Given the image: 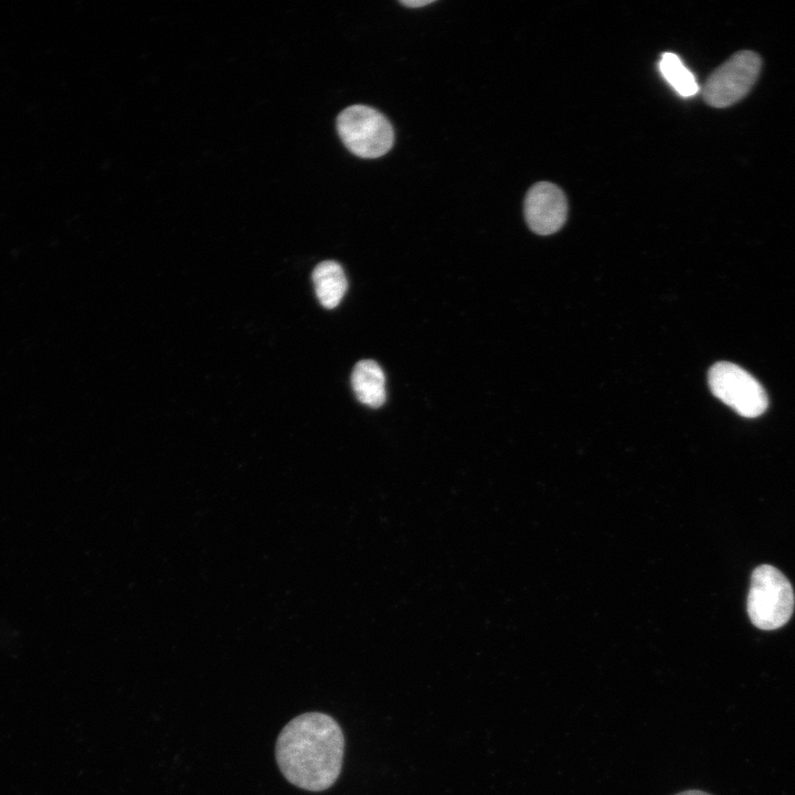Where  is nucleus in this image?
<instances>
[{
  "mask_svg": "<svg viewBox=\"0 0 795 795\" xmlns=\"http://www.w3.org/2000/svg\"><path fill=\"white\" fill-rule=\"evenodd\" d=\"M351 385L357 399L369 407H380L386 400L385 375L373 360H361L354 365Z\"/></svg>",
  "mask_w": 795,
  "mask_h": 795,
  "instance_id": "obj_7",
  "label": "nucleus"
},
{
  "mask_svg": "<svg viewBox=\"0 0 795 795\" xmlns=\"http://www.w3.org/2000/svg\"><path fill=\"white\" fill-rule=\"evenodd\" d=\"M316 296L322 307L332 309L342 300L348 282L341 265L335 261L319 263L312 271Z\"/></svg>",
  "mask_w": 795,
  "mask_h": 795,
  "instance_id": "obj_8",
  "label": "nucleus"
},
{
  "mask_svg": "<svg viewBox=\"0 0 795 795\" xmlns=\"http://www.w3.org/2000/svg\"><path fill=\"white\" fill-rule=\"evenodd\" d=\"M566 215V198L558 186L542 181L527 192L524 218L534 233L549 235L558 232L565 223Z\"/></svg>",
  "mask_w": 795,
  "mask_h": 795,
  "instance_id": "obj_6",
  "label": "nucleus"
},
{
  "mask_svg": "<svg viewBox=\"0 0 795 795\" xmlns=\"http://www.w3.org/2000/svg\"><path fill=\"white\" fill-rule=\"evenodd\" d=\"M432 2H434V0H403V1H401L402 4L410 7V8L424 7Z\"/></svg>",
  "mask_w": 795,
  "mask_h": 795,
  "instance_id": "obj_10",
  "label": "nucleus"
},
{
  "mask_svg": "<svg viewBox=\"0 0 795 795\" xmlns=\"http://www.w3.org/2000/svg\"><path fill=\"white\" fill-rule=\"evenodd\" d=\"M761 64V59L755 52H736L708 77L702 88L704 102L717 108L735 104L756 82Z\"/></svg>",
  "mask_w": 795,
  "mask_h": 795,
  "instance_id": "obj_5",
  "label": "nucleus"
},
{
  "mask_svg": "<svg viewBox=\"0 0 795 795\" xmlns=\"http://www.w3.org/2000/svg\"><path fill=\"white\" fill-rule=\"evenodd\" d=\"M658 66L664 78L680 96L691 97L699 93L695 75L676 53H662Z\"/></svg>",
  "mask_w": 795,
  "mask_h": 795,
  "instance_id": "obj_9",
  "label": "nucleus"
},
{
  "mask_svg": "<svg viewBox=\"0 0 795 795\" xmlns=\"http://www.w3.org/2000/svg\"><path fill=\"white\" fill-rule=\"evenodd\" d=\"M344 753L343 732L329 714L297 716L280 731L275 746L277 765L293 785L321 792L338 780Z\"/></svg>",
  "mask_w": 795,
  "mask_h": 795,
  "instance_id": "obj_1",
  "label": "nucleus"
},
{
  "mask_svg": "<svg viewBox=\"0 0 795 795\" xmlns=\"http://www.w3.org/2000/svg\"><path fill=\"white\" fill-rule=\"evenodd\" d=\"M675 795H711L704 791L701 789H686L680 793H677Z\"/></svg>",
  "mask_w": 795,
  "mask_h": 795,
  "instance_id": "obj_11",
  "label": "nucleus"
},
{
  "mask_svg": "<svg viewBox=\"0 0 795 795\" xmlns=\"http://www.w3.org/2000/svg\"><path fill=\"white\" fill-rule=\"evenodd\" d=\"M794 591L775 566L762 564L751 574L746 608L751 623L763 630L784 626L794 611Z\"/></svg>",
  "mask_w": 795,
  "mask_h": 795,
  "instance_id": "obj_2",
  "label": "nucleus"
},
{
  "mask_svg": "<svg viewBox=\"0 0 795 795\" xmlns=\"http://www.w3.org/2000/svg\"><path fill=\"white\" fill-rule=\"evenodd\" d=\"M708 384L712 394L744 417L762 415L768 399L761 383L741 367L720 361L708 372Z\"/></svg>",
  "mask_w": 795,
  "mask_h": 795,
  "instance_id": "obj_4",
  "label": "nucleus"
},
{
  "mask_svg": "<svg viewBox=\"0 0 795 795\" xmlns=\"http://www.w3.org/2000/svg\"><path fill=\"white\" fill-rule=\"evenodd\" d=\"M338 134L344 146L361 158H378L386 153L394 140L390 121L365 105H353L337 118Z\"/></svg>",
  "mask_w": 795,
  "mask_h": 795,
  "instance_id": "obj_3",
  "label": "nucleus"
}]
</instances>
